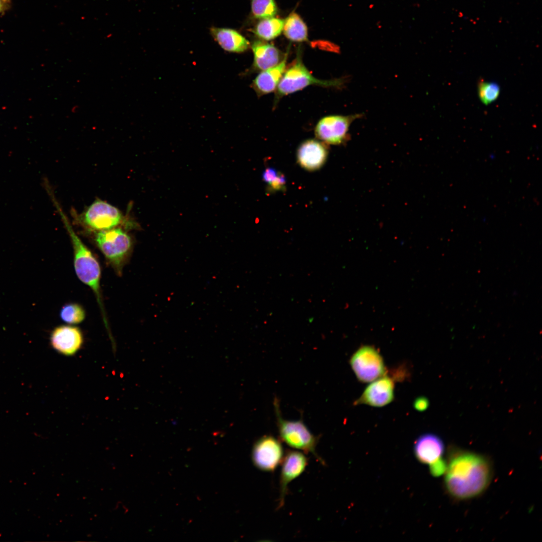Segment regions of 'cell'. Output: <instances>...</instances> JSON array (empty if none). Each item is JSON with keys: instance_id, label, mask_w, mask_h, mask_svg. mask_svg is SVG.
<instances>
[{"instance_id": "6da1fadb", "label": "cell", "mask_w": 542, "mask_h": 542, "mask_svg": "<svg viewBox=\"0 0 542 542\" xmlns=\"http://www.w3.org/2000/svg\"><path fill=\"white\" fill-rule=\"evenodd\" d=\"M445 485L448 493L460 500L482 493L489 486L492 469L485 456L468 451L452 452L447 463Z\"/></svg>"}, {"instance_id": "7a4b0ae2", "label": "cell", "mask_w": 542, "mask_h": 542, "mask_svg": "<svg viewBox=\"0 0 542 542\" xmlns=\"http://www.w3.org/2000/svg\"><path fill=\"white\" fill-rule=\"evenodd\" d=\"M53 202L71 239L73 248L74 267L76 274L78 279L88 286L95 294L102 311L105 326L108 329L100 292L101 269L99 262L77 235L56 199H54Z\"/></svg>"}, {"instance_id": "3957f363", "label": "cell", "mask_w": 542, "mask_h": 542, "mask_svg": "<svg viewBox=\"0 0 542 542\" xmlns=\"http://www.w3.org/2000/svg\"><path fill=\"white\" fill-rule=\"evenodd\" d=\"M277 426L281 439L289 446L310 453L322 464L324 462L317 453L318 438L313 435L302 419L287 420L282 417L278 399L274 400Z\"/></svg>"}, {"instance_id": "277c9868", "label": "cell", "mask_w": 542, "mask_h": 542, "mask_svg": "<svg viewBox=\"0 0 542 542\" xmlns=\"http://www.w3.org/2000/svg\"><path fill=\"white\" fill-rule=\"evenodd\" d=\"M81 222L88 229L96 231L108 230L120 225L128 228L141 229L135 221L126 220L122 213L108 203L96 200L80 217Z\"/></svg>"}, {"instance_id": "5b68a950", "label": "cell", "mask_w": 542, "mask_h": 542, "mask_svg": "<svg viewBox=\"0 0 542 542\" xmlns=\"http://www.w3.org/2000/svg\"><path fill=\"white\" fill-rule=\"evenodd\" d=\"M95 241L107 260L120 273L132 248L131 237L118 227L97 231Z\"/></svg>"}, {"instance_id": "8992f818", "label": "cell", "mask_w": 542, "mask_h": 542, "mask_svg": "<svg viewBox=\"0 0 542 542\" xmlns=\"http://www.w3.org/2000/svg\"><path fill=\"white\" fill-rule=\"evenodd\" d=\"M342 80H321L315 78L303 63L301 53L298 52L293 64L285 70L278 86L276 97L294 93L311 85L322 87H338Z\"/></svg>"}, {"instance_id": "52a82bcc", "label": "cell", "mask_w": 542, "mask_h": 542, "mask_svg": "<svg viewBox=\"0 0 542 542\" xmlns=\"http://www.w3.org/2000/svg\"><path fill=\"white\" fill-rule=\"evenodd\" d=\"M350 364L358 379L369 382L385 375L386 368L379 351L373 346L364 345L350 359Z\"/></svg>"}, {"instance_id": "ba28073f", "label": "cell", "mask_w": 542, "mask_h": 542, "mask_svg": "<svg viewBox=\"0 0 542 542\" xmlns=\"http://www.w3.org/2000/svg\"><path fill=\"white\" fill-rule=\"evenodd\" d=\"M284 451L281 442L271 435L263 436L254 443L251 459L259 470L273 472L282 462Z\"/></svg>"}, {"instance_id": "9c48e42d", "label": "cell", "mask_w": 542, "mask_h": 542, "mask_svg": "<svg viewBox=\"0 0 542 542\" xmlns=\"http://www.w3.org/2000/svg\"><path fill=\"white\" fill-rule=\"evenodd\" d=\"M360 115H332L322 118L317 123L315 133L316 137L326 143L339 145L347 138L352 122Z\"/></svg>"}, {"instance_id": "30bf717a", "label": "cell", "mask_w": 542, "mask_h": 542, "mask_svg": "<svg viewBox=\"0 0 542 542\" xmlns=\"http://www.w3.org/2000/svg\"><path fill=\"white\" fill-rule=\"evenodd\" d=\"M307 465V458L300 451H288L284 456L281 472L278 509L284 504L288 484L305 471Z\"/></svg>"}, {"instance_id": "8fae6325", "label": "cell", "mask_w": 542, "mask_h": 542, "mask_svg": "<svg viewBox=\"0 0 542 542\" xmlns=\"http://www.w3.org/2000/svg\"><path fill=\"white\" fill-rule=\"evenodd\" d=\"M393 398L394 381L385 374L367 386L355 403L381 407L391 402Z\"/></svg>"}, {"instance_id": "7c38bea8", "label": "cell", "mask_w": 542, "mask_h": 542, "mask_svg": "<svg viewBox=\"0 0 542 542\" xmlns=\"http://www.w3.org/2000/svg\"><path fill=\"white\" fill-rule=\"evenodd\" d=\"M50 342L53 348L59 353L72 355L80 349L83 342V335L77 327L59 326L52 331Z\"/></svg>"}, {"instance_id": "4fadbf2b", "label": "cell", "mask_w": 542, "mask_h": 542, "mask_svg": "<svg viewBox=\"0 0 542 542\" xmlns=\"http://www.w3.org/2000/svg\"><path fill=\"white\" fill-rule=\"evenodd\" d=\"M444 451L442 440L434 434L422 435L414 444V452L418 460L430 466L443 459Z\"/></svg>"}, {"instance_id": "5bb4252c", "label": "cell", "mask_w": 542, "mask_h": 542, "mask_svg": "<svg viewBox=\"0 0 542 542\" xmlns=\"http://www.w3.org/2000/svg\"><path fill=\"white\" fill-rule=\"evenodd\" d=\"M328 155L325 145L314 139L305 141L299 146L297 151V159L299 164L308 170L319 169L324 164Z\"/></svg>"}, {"instance_id": "9a60e30c", "label": "cell", "mask_w": 542, "mask_h": 542, "mask_svg": "<svg viewBox=\"0 0 542 542\" xmlns=\"http://www.w3.org/2000/svg\"><path fill=\"white\" fill-rule=\"evenodd\" d=\"M288 53L277 65L262 71L253 80L252 87L258 96L274 91L277 87L285 70Z\"/></svg>"}, {"instance_id": "2e32d148", "label": "cell", "mask_w": 542, "mask_h": 542, "mask_svg": "<svg viewBox=\"0 0 542 542\" xmlns=\"http://www.w3.org/2000/svg\"><path fill=\"white\" fill-rule=\"evenodd\" d=\"M210 32L221 48L227 52L241 53L249 47V41L234 29L212 27Z\"/></svg>"}, {"instance_id": "e0dca14e", "label": "cell", "mask_w": 542, "mask_h": 542, "mask_svg": "<svg viewBox=\"0 0 542 542\" xmlns=\"http://www.w3.org/2000/svg\"><path fill=\"white\" fill-rule=\"evenodd\" d=\"M253 54V68L263 71L278 64L282 60L279 50L263 41H254L251 45Z\"/></svg>"}, {"instance_id": "ac0fdd59", "label": "cell", "mask_w": 542, "mask_h": 542, "mask_svg": "<svg viewBox=\"0 0 542 542\" xmlns=\"http://www.w3.org/2000/svg\"><path fill=\"white\" fill-rule=\"evenodd\" d=\"M283 31L285 36L292 41L302 42L308 40L307 26L296 13H291L285 19Z\"/></svg>"}, {"instance_id": "d6986e66", "label": "cell", "mask_w": 542, "mask_h": 542, "mask_svg": "<svg viewBox=\"0 0 542 542\" xmlns=\"http://www.w3.org/2000/svg\"><path fill=\"white\" fill-rule=\"evenodd\" d=\"M284 23V20L275 17L261 19L255 26L254 33L262 40H273L283 31Z\"/></svg>"}, {"instance_id": "ffe728a7", "label": "cell", "mask_w": 542, "mask_h": 542, "mask_svg": "<svg viewBox=\"0 0 542 542\" xmlns=\"http://www.w3.org/2000/svg\"><path fill=\"white\" fill-rule=\"evenodd\" d=\"M61 319L69 324H77L83 322L85 318L83 308L77 303H71L65 305L61 309Z\"/></svg>"}, {"instance_id": "44dd1931", "label": "cell", "mask_w": 542, "mask_h": 542, "mask_svg": "<svg viewBox=\"0 0 542 542\" xmlns=\"http://www.w3.org/2000/svg\"><path fill=\"white\" fill-rule=\"evenodd\" d=\"M251 10L254 18L263 19L274 17L278 9L275 0H251Z\"/></svg>"}, {"instance_id": "7402d4cb", "label": "cell", "mask_w": 542, "mask_h": 542, "mask_svg": "<svg viewBox=\"0 0 542 542\" xmlns=\"http://www.w3.org/2000/svg\"><path fill=\"white\" fill-rule=\"evenodd\" d=\"M499 85L493 81L481 80L478 85V96L481 101L488 105L496 100L500 94Z\"/></svg>"}, {"instance_id": "603a6c76", "label": "cell", "mask_w": 542, "mask_h": 542, "mask_svg": "<svg viewBox=\"0 0 542 542\" xmlns=\"http://www.w3.org/2000/svg\"><path fill=\"white\" fill-rule=\"evenodd\" d=\"M262 179L272 191L282 190L285 189L286 180L285 176L276 169L268 167L262 173Z\"/></svg>"}, {"instance_id": "cb8c5ba5", "label": "cell", "mask_w": 542, "mask_h": 542, "mask_svg": "<svg viewBox=\"0 0 542 542\" xmlns=\"http://www.w3.org/2000/svg\"><path fill=\"white\" fill-rule=\"evenodd\" d=\"M446 468L447 462L443 459L430 466V472L435 476H439L444 474Z\"/></svg>"}, {"instance_id": "d4e9b609", "label": "cell", "mask_w": 542, "mask_h": 542, "mask_svg": "<svg viewBox=\"0 0 542 542\" xmlns=\"http://www.w3.org/2000/svg\"><path fill=\"white\" fill-rule=\"evenodd\" d=\"M429 401L425 397L421 396L417 398L414 402V406L418 411L423 412L428 409Z\"/></svg>"}, {"instance_id": "484cf974", "label": "cell", "mask_w": 542, "mask_h": 542, "mask_svg": "<svg viewBox=\"0 0 542 542\" xmlns=\"http://www.w3.org/2000/svg\"><path fill=\"white\" fill-rule=\"evenodd\" d=\"M5 3H6V2H4V1L0 0V13L3 12L5 10Z\"/></svg>"}, {"instance_id": "4316f807", "label": "cell", "mask_w": 542, "mask_h": 542, "mask_svg": "<svg viewBox=\"0 0 542 542\" xmlns=\"http://www.w3.org/2000/svg\"><path fill=\"white\" fill-rule=\"evenodd\" d=\"M3 1H4V2H8V1H9V0H3Z\"/></svg>"}]
</instances>
